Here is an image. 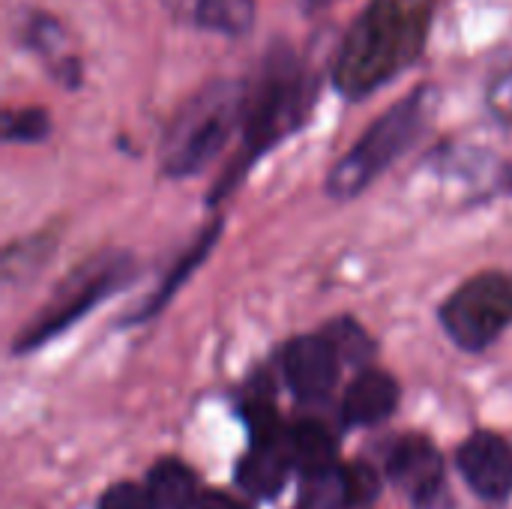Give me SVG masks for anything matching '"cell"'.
Masks as SVG:
<instances>
[{"label": "cell", "mask_w": 512, "mask_h": 509, "mask_svg": "<svg viewBox=\"0 0 512 509\" xmlns=\"http://www.w3.org/2000/svg\"><path fill=\"white\" fill-rule=\"evenodd\" d=\"M288 432V429H285ZM291 471V462H288V453H285V438L279 444H267V447H255L243 465L237 468V480L240 486L255 495V498H273L285 477Z\"/></svg>", "instance_id": "cell-13"}, {"label": "cell", "mask_w": 512, "mask_h": 509, "mask_svg": "<svg viewBox=\"0 0 512 509\" xmlns=\"http://www.w3.org/2000/svg\"><path fill=\"white\" fill-rule=\"evenodd\" d=\"M246 87L234 78L210 81L171 120L162 138V168L171 177L198 174L243 123Z\"/></svg>", "instance_id": "cell-4"}, {"label": "cell", "mask_w": 512, "mask_h": 509, "mask_svg": "<svg viewBox=\"0 0 512 509\" xmlns=\"http://www.w3.org/2000/svg\"><path fill=\"white\" fill-rule=\"evenodd\" d=\"M399 405V384L378 369L360 372L342 399V414L351 426H375L387 420Z\"/></svg>", "instance_id": "cell-11"}, {"label": "cell", "mask_w": 512, "mask_h": 509, "mask_svg": "<svg viewBox=\"0 0 512 509\" xmlns=\"http://www.w3.org/2000/svg\"><path fill=\"white\" fill-rule=\"evenodd\" d=\"M438 0H369L333 57V84L345 99H366L420 60Z\"/></svg>", "instance_id": "cell-1"}, {"label": "cell", "mask_w": 512, "mask_h": 509, "mask_svg": "<svg viewBox=\"0 0 512 509\" xmlns=\"http://www.w3.org/2000/svg\"><path fill=\"white\" fill-rule=\"evenodd\" d=\"M486 105L489 111L501 120V123H512V66L504 69L486 93Z\"/></svg>", "instance_id": "cell-21"}, {"label": "cell", "mask_w": 512, "mask_h": 509, "mask_svg": "<svg viewBox=\"0 0 512 509\" xmlns=\"http://www.w3.org/2000/svg\"><path fill=\"white\" fill-rule=\"evenodd\" d=\"M459 471L486 501H504L512 495V450L495 432H477L459 447Z\"/></svg>", "instance_id": "cell-7"}, {"label": "cell", "mask_w": 512, "mask_h": 509, "mask_svg": "<svg viewBox=\"0 0 512 509\" xmlns=\"http://www.w3.org/2000/svg\"><path fill=\"white\" fill-rule=\"evenodd\" d=\"M189 3L192 0H165V6L177 15V18H186V12H189Z\"/></svg>", "instance_id": "cell-23"}, {"label": "cell", "mask_w": 512, "mask_h": 509, "mask_svg": "<svg viewBox=\"0 0 512 509\" xmlns=\"http://www.w3.org/2000/svg\"><path fill=\"white\" fill-rule=\"evenodd\" d=\"M186 21L198 30L240 36L255 21V0H192Z\"/></svg>", "instance_id": "cell-14"}, {"label": "cell", "mask_w": 512, "mask_h": 509, "mask_svg": "<svg viewBox=\"0 0 512 509\" xmlns=\"http://www.w3.org/2000/svg\"><path fill=\"white\" fill-rule=\"evenodd\" d=\"M333 3H339V0H303V9L312 15V12H321V9H327V6H333Z\"/></svg>", "instance_id": "cell-24"}, {"label": "cell", "mask_w": 512, "mask_h": 509, "mask_svg": "<svg viewBox=\"0 0 512 509\" xmlns=\"http://www.w3.org/2000/svg\"><path fill=\"white\" fill-rule=\"evenodd\" d=\"M327 339H330V345L336 348L339 360H345V363H363V360H369L372 351H375V345L369 342V336H366L357 324H351V321H336V324H330Z\"/></svg>", "instance_id": "cell-18"}, {"label": "cell", "mask_w": 512, "mask_h": 509, "mask_svg": "<svg viewBox=\"0 0 512 509\" xmlns=\"http://www.w3.org/2000/svg\"><path fill=\"white\" fill-rule=\"evenodd\" d=\"M441 324L465 351L489 348L512 324V276L483 273L465 282L444 303Z\"/></svg>", "instance_id": "cell-5"}, {"label": "cell", "mask_w": 512, "mask_h": 509, "mask_svg": "<svg viewBox=\"0 0 512 509\" xmlns=\"http://www.w3.org/2000/svg\"><path fill=\"white\" fill-rule=\"evenodd\" d=\"M126 276H129L126 258H114L108 264H96V267L78 273L69 285L60 288L54 303L45 306L27 330H21L15 351H30L42 342H51L57 333L72 327L84 312H90L96 303H102L114 288H120L126 282Z\"/></svg>", "instance_id": "cell-6"}, {"label": "cell", "mask_w": 512, "mask_h": 509, "mask_svg": "<svg viewBox=\"0 0 512 509\" xmlns=\"http://www.w3.org/2000/svg\"><path fill=\"white\" fill-rule=\"evenodd\" d=\"M345 507V489H342V471L309 477L297 509H342Z\"/></svg>", "instance_id": "cell-17"}, {"label": "cell", "mask_w": 512, "mask_h": 509, "mask_svg": "<svg viewBox=\"0 0 512 509\" xmlns=\"http://www.w3.org/2000/svg\"><path fill=\"white\" fill-rule=\"evenodd\" d=\"M342 489H345V507H363L378 498L381 477L369 465H351L342 471Z\"/></svg>", "instance_id": "cell-19"}, {"label": "cell", "mask_w": 512, "mask_h": 509, "mask_svg": "<svg viewBox=\"0 0 512 509\" xmlns=\"http://www.w3.org/2000/svg\"><path fill=\"white\" fill-rule=\"evenodd\" d=\"M387 474L414 504H429L444 483V462L426 438H405L393 447Z\"/></svg>", "instance_id": "cell-9"}, {"label": "cell", "mask_w": 512, "mask_h": 509, "mask_svg": "<svg viewBox=\"0 0 512 509\" xmlns=\"http://www.w3.org/2000/svg\"><path fill=\"white\" fill-rule=\"evenodd\" d=\"M318 96V75L306 57L285 39L270 42L243 102V150L231 165L225 186L237 183L246 165L303 126Z\"/></svg>", "instance_id": "cell-2"}, {"label": "cell", "mask_w": 512, "mask_h": 509, "mask_svg": "<svg viewBox=\"0 0 512 509\" xmlns=\"http://www.w3.org/2000/svg\"><path fill=\"white\" fill-rule=\"evenodd\" d=\"M144 489L150 492L156 509H186L198 498L195 474L177 459H162L159 465H153Z\"/></svg>", "instance_id": "cell-15"}, {"label": "cell", "mask_w": 512, "mask_h": 509, "mask_svg": "<svg viewBox=\"0 0 512 509\" xmlns=\"http://www.w3.org/2000/svg\"><path fill=\"white\" fill-rule=\"evenodd\" d=\"M51 132V117L42 108H18L3 114V138L6 141H21V144H36Z\"/></svg>", "instance_id": "cell-16"}, {"label": "cell", "mask_w": 512, "mask_h": 509, "mask_svg": "<svg viewBox=\"0 0 512 509\" xmlns=\"http://www.w3.org/2000/svg\"><path fill=\"white\" fill-rule=\"evenodd\" d=\"M21 48L36 54L39 60L48 63L51 75L66 87L75 90L81 84V60L69 48V33L66 27L48 15V12H30L21 21Z\"/></svg>", "instance_id": "cell-10"}, {"label": "cell", "mask_w": 512, "mask_h": 509, "mask_svg": "<svg viewBox=\"0 0 512 509\" xmlns=\"http://www.w3.org/2000/svg\"><path fill=\"white\" fill-rule=\"evenodd\" d=\"M186 509H246L240 507L234 498L222 495V492H198V498L189 504Z\"/></svg>", "instance_id": "cell-22"}, {"label": "cell", "mask_w": 512, "mask_h": 509, "mask_svg": "<svg viewBox=\"0 0 512 509\" xmlns=\"http://www.w3.org/2000/svg\"><path fill=\"white\" fill-rule=\"evenodd\" d=\"M99 509H156V504L147 489L135 483H117L99 498Z\"/></svg>", "instance_id": "cell-20"}, {"label": "cell", "mask_w": 512, "mask_h": 509, "mask_svg": "<svg viewBox=\"0 0 512 509\" xmlns=\"http://www.w3.org/2000/svg\"><path fill=\"white\" fill-rule=\"evenodd\" d=\"M435 108H438V87L432 84H420L414 93L399 99L333 165L327 177V192L333 198L360 195L381 171H387L426 132V126L435 117Z\"/></svg>", "instance_id": "cell-3"}, {"label": "cell", "mask_w": 512, "mask_h": 509, "mask_svg": "<svg viewBox=\"0 0 512 509\" xmlns=\"http://www.w3.org/2000/svg\"><path fill=\"white\" fill-rule=\"evenodd\" d=\"M339 354L327 336H300L285 348L282 366L288 387L300 399H324L339 375Z\"/></svg>", "instance_id": "cell-8"}, {"label": "cell", "mask_w": 512, "mask_h": 509, "mask_svg": "<svg viewBox=\"0 0 512 509\" xmlns=\"http://www.w3.org/2000/svg\"><path fill=\"white\" fill-rule=\"evenodd\" d=\"M285 453L291 468L306 477L336 471V444L321 423H297L285 432Z\"/></svg>", "instance_id": "cell-12"}]
</instances>
